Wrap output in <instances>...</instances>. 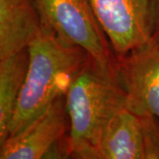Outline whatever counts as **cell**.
Wrapping results in <instances>:
<instances>
[{
	"mask_svg": "<svg viewBox=\"0 0 159 159\" xmlns=\"http://www.w3.org/2000/svg\"><path fill=\"white\" fill-rule=\"evenodd\" d=\"M69 116L68 157L98 159V148L109 122L125 106V91L116 71L92 59L75 77L66 94Z\"/></svg>",
	"mask_w": 159,
	"mask_h": 159,
	"instance_id": "obj_1",
	"label": "cell"
},
{
	"mask_svg": "<svg viewBox=\"0 0 159 159\" xmlns=\"http://www.w3.org/2000/svg\"><path fill=\"white\" fill-rule=\"evenodd\" d=\"M28 50V73L9 136L22 130L57 97L66 96L75 77L93 59L85 50L66 44L43 30L30 43Z\"/></svg>",
	"mask_w": 159,
	"mask_h": 159,
	"instance_id": "obj_2",
	"label": "cell"
},
{
	"mask_svg": "<svg viewBox=\"0 0 159 159\" xmlns=\"http://www.w3.org/2000/svg\"><path fill=\"white\" fill-rule=\"evenodd\" d=\"M42 30L85 50L99 66L116 71V56L90 0H33Z\"/></svg>",
	"mask_w": 159,
	"mask_h": 159,
	"instance_id": "obj_3",
	"label": "cell"
},
{
	"mask_svg": "<svg viewBox=\"0 0 159 159\" xmlns=\"http://www.w3.org/2000/svg\"><path fill=\"white\" fill-rule=\"evenodd\" d=\"M115 56L147 44L152 35V0H90Z\"/></svg>",
	"mask_w": 159,
	"mask_h": 159,
	"instance_id": "obj_4",
	"label": "cell"
},
{
	"mask_svg": "<svg viewBox=\"0 0 159 159\" xmlns=\"http://www.w3.org/2000/svg\"><path fill=\"white\" fill-rule=\"evenodd\" d=\"M116 73L125 91V107L137 116L159 118V45L150 41L116 56Z\"/></svg>",
	"mask_w": 159,
	"mask_h": 159,
	"instance_id": "obj_5",
	"label": "cell"
},
{
	"mask_svg": "<svg viewBox=\"0 0 159 159\" xmlns=\"http://www.w3.org/2000/svg\"><path fill=\"white\" fill-rule=\"evenodd\" d=\"M70 123L66 96H61L16 134L0 145L1 159L48 157L51 148L67 136Z\"/></svg>",
	"mask_w": 159,
	"mask_h": 159,
	"instance_id": "obj_6",
	"label": "cell"
},
{
	"mask_svg": "<svg viewBox=\"0 0 159 159\" xmlns=\"http://www.w3.org/2000/svg\"><path fill=\"white\" fill-rule=\"evenodd\" d=\"M41 30L33 0H0V58L28 49Z\"/></svg>",
	"mask_w": 159,
	"mask_h": 159,
	"instance_id": "obj_7",
	"label": "cell"
},
{
	"mask_svg": "<svg viewBox=\"0 0 159 159\" xmlns=\"http://www.w3.org/2000/svg\"><path fill=\"white\" fill-rule=\"evenodd\" d=\"M98 159H144L141 119L125 106L114 115L103 132Z\"/></svg>",
	"mask_w": 159,
	"mask_h": 159,
	"instance_id": "obj_8",
	"label": "cell"
},
{
	"mask_svg": "<svg viewBox=\"0 0 159 159\" xmlns=\"http://www.w3.org/2000/svg\"><path fill=\"white\" fill-rule=\"evenodd\" d=\"M29 63L28 49L0 58V145L9 136V128L26 80Z\"/></svg>",
	"mask_w": 159,
	"mask_h": 159,
	"instance_id": "obj_9",
	"label": "cell"
},
{
	"mask_svg": "<svg viewBox=\"0 0 159 159\" xmlns=\"http://www.w3.org/2000/svg\"><path fill=\"white\" fill-rule=\"evenodd\" d=\"M144 159H159V118L153 115L141 116Z\"/></svg>",
	"mask_w": 159,
	"mask_h": 159,
	"instance_id": "obj_10",
	"label": "cell"
},
{
	"mask_svg": "<svg viewBox=\"0 0 159 159\" xmlns=\"http://www.w3.org/2000/svg\"><path fill=\"white\" fill-rule=\"evenodd\" d=\"M151 41L159 45V0H152V35Z\"/></svg>",
	"mask_w": 159,
	"mask_h": 159,
	"instance_id": "obj_11",
	"label": "cell"
}]
</instances>
